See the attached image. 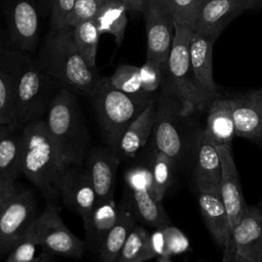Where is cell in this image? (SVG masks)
Segmentation results:
<instances>
[{"mask_svg":"<svg viewBox=\"0 0 262 262\" xmlns=\"http://www.w3.org/2000/svg\"><path fill=\"white\" fill-rule=\"evenodd\" d=\"M181 111V103L173 92L163 85L157 97L152 141L156 147L172 159L177 169L193 168L196 149L204 128H200Z\"/></svg>","mask_w":262,"mask_h":262,"instance_id":"obj_1","label":"cell"},{"mask_svg":"<svg viewBox=\"0 0 262 262\" xmlns=\"http://www.w3.org/2000/svg\"><path fill=\"white\" fill-rule=\"evenodd\" d=\"M40 68L62 87L92 97L101 78L81 56L73 37V27L52 29L36 58Z\"/></svg>","mask_w":262,"mask_h":262,"instance_id":"obj_2","label":"cell"},{"mask_svg":"<svg viewBox=\"0 0 262 262\" xmlns=\"http://www.w3.org/2000/svg\"><path fill=\"white\" fill-rule=\"evenodd\" d=\"M23 175L46 198L56 204L60 198V183L64 173L55 143L45 120L31 121L21 127Z\"/></svg>","mask_w":262,"mask_h":262,"instance_id":"obj_3","label":"cell"},{"mask_svg":"<svg viewBox=\"0 0 262 262\" xmlns=\"http://www.w3.org/2000/svg\"><path fill=\"white\" fill-rule=\"evenodd\" d=\"M44 120L63 170L83 167L88 155L89 136L73 91L61 86L52 97Z\"/></svg>","mask_w":262,"mask_h":262,"instance_id":"obj_4","label":"cell"},{"mask_svg":"<svg viewBox=\"0 0 262 262\" xmlns=\"http://www.w3.org/2000/svg\"><path fill=\"white\" fill-rule=\"evenodd\" d=\"M191 30L187 26L175 25L172 47L165 71L167 80L163 84L178 98L181 111L185 115H192L208 108L216 98L200 86L193 74L189 56Z\"/></svg>","mask_w":262,"mask_h":262,"instance_id":"obj_5","label":"cell"},{"mask_svg":"<svg viewBox=\"0 0 262 262\" xmlns=\"http://www.w3.org/2000/svg\"><path fill=\"white\" fill-rule=\"evenodd\" d=\"M152 94H128L113 87L107 77H102L93 96L94 108L106 145L117 152L119 140L125 129L147 106Z\"/></svg>","mask_w":262,"mask_h":262,"instance_id":"obj_6","label":"cell"},{"mask_svg":"<svg viewBox=\"0 0 262 262\" xmlns=\"http://www.w3.org/2000/svg\"><path fill=\"white\" fill-rule=\"evenodd\" d=\"M59 84L45 73L37 60L24 52L15 90L14 123L12 128H21L27 123L42 119L49 103L57 92L54 85Z\"/></svg>","mask_w":262,"mask_h":262,"instance_id":"obj_7","label":"cell"},{"mask_svg":"<svg viewBox=\"0 0 262 262\" xmlns=\"http://www.w3.org/2000/svg\"><path fill=\"white\" fill-rule=\"evenodd\" d=\"M24 237L33 241L51 254L69 258L80 259L85 251V243L67 227L56 204L47 203Z\"/></svg>","mask_w":262,"mask_h":262,"instance_id":"obj_8","label":"cell"},{"mask_svg":"<svg viewBox=\"0 0 262 262\" xmlns=\"http://www.w3.org/2000/svg\"><path fill=\"white\" fill-rule=\"evenodd\" d=\"M124 180L137 217L142 222L155 228L170 224L162 204L152 193L148 158L130 166L125 171Z\"/></svg>","mask_w":262,"mask_h":262,"instance_id":"obj_9","label":"cell"},{"mask_svg":"<svg viewBox=\"0 0 262 262\" xmlns=\"http://www.w3.org/2000/svg\"><path fill=\"white\" fill-rule=\"evenodd\" d=\"M146 31V60L164 72L175 32V21L165 0H148L143 10Z\"/></svg>","mask_w":262,"mask_h":262,"instance_id":"obj_10","label":"cell"},{"mask_svg":"<svg viewBox=\"0 0 262 262\" xmlns=\"http://www.w3.org/2000/svg\"><path fill=\"white\" fill-rule=\"evenodd\" d=\"M37 204L29 190L16 188L0 217V255L9 251L25 236L37 217Z\"/></svg>","mask_w":262,"mask_h":262,"instance_id":"obj_11","label":"cell"},{"mask_svg":"<svg viewBox=\"0 0 262 262\" xmlns=\"http://www.w3.org/2000/svg\"><path fill=\"white\" fill-rule=\"evenodd\" d=\"M12 42L23 51H34L39 36V16L34 0H4Z\"/></svg>","mask_w":262,"mask_h":262,"instance_id":"obj_12","label":"cell"},{"mask_svg":"<svg viewBox=\"0 0 262 262\" xmlns=\"http://www.w3.org/2000/svg\"><path fill=\"white\" fill-rule=\"evenodd\" d=\"M221 163L220 195L226 209L231 233L248 209L243 195L238 172L232 157L230 144L216 146Z\"/></svg>","mask_w":262,"mask_h":262,"instance_id":"obj_13","label":"cell"},{"mask_svg":"<svg viewBox=\"0 0 262 262\" xmlns=\"http://www.w3.org/2000/svg\"><path fill=\"white\" fill-rule=\"evenodd\" d=\"M60 199L69 209L81 216L83 222L89 217L98 199L85 165L64 171L60 183Z\"/></svg>","mask_w":262,"mask_h":262,"instance_id":"obj_14","label":"cell"},{"mask_svg":"<svg viewBox=\"0 0 262 262\" xmlns=\"http://www.w3.org/2000/svg\"><path fill=\"white\" fill-rule=\"evenodd\" d=\"M203 220L214 241L224 250L223 262H232L235 253L228 215L220 194L195 191Z\"/></svg>","mask_w":262,"mask_h":262,"instance_id":"obj_15","label":"cell"},{"mask_svg":"<svg viewBox=\"0 0 262 262\" xmlns=\"http://www.w3.org/2000/svg\"><path fill=\"white\" fill-rule=\"evenodd\" d=\"M23 50L0 44V125L14 123L15 90L23 59Z\"/></svg>","mask_w":262,"mask_h":262,"instance_id":"obj_16","label":"cell"},{"mask_svg":"<svg viewBox=\"0 0 262 262\" xmlns=\"http://www.w3.org/2000/svg\"><path fill=\"white\" fill-rule=\"evenodd\" d=\"M256 0H203L192 27L193 31L216 38L229 20L251 7Z\"/></svg>","mask_w":262,"mask_h":262,"instance_id":"obj_17","label":"cell"},{"mask_svg":"<svg viewBox=\"0 0 262 262\" xmlns=\"http://www.w3.org/2000/svg\"><path fill=\"white\" fill-rule=\"evenodd\" d=\"M120 157L107 147L91 149L85 160V168L92 181L98 202L114 199L117 170Z\"/></svg>","mask_w":262,"mask_h":262,"instance_id":"obj_18","label":"cell"},{"mask_svg":"<svg viewBox=\"0 0 262 262\" xmlns=\"http://www.w3.org/2000/svg\"><path fill=\"white\" fill-rule=\"evenodd\" d=\"M235 255L247 262H262V212L257 205L249 206L232 230Z\"/></svg>","mask_w":262,"mask_h":262,"instance_id":"obj_19","label":"cell"},{"mask_svg":"<svg viewBox=\"0 0 262 262\" xmlns=\"http://www.w3.org/2000/svg\"><path fill=\"white\" fill-rule=\"evenodd\" d=\"M195 191L220 194L221 163L216 146L204 135L200 140L192 168Z\"/></svg>","mask_w":262,"mask_h":262,"instance_id":"obj_20","label":"cell"},{"mask_svg":"<svg viewBox=\"0 0 262 262\" xmlns=\"http://www.w3.org/2000/svg\"><path fill=\"white\" fill-rule=\"evenodd\" d=\"M157 113V97H154L142 113L123 132L117 154L120 159H135L152 135Z\"/></svg>","mask_w":262,"mask_h":262,"instance_id":"obj_21","label":"cell"},{"mask_svg":"<svg viewBox=\"0 0 262 262\" xmlns=\"http://www.w3.org/2000/svg\"><path fill=\"white\" fill-rule=\"evenodd\" d=\"M216 38L191 30L189 56L193 74L200 86L212 95H217L213 78V44Z\"/></svg>","mask_w":262,"mask_h":262,"instance_id":"obj_22","label":"cell"},{"mask_svg":"<svg viewBox=\"0 0 262 262\" xmlns=\"http://www.w3.org/2000/svg\"><path fill=\"white\" fill-rule=\"evenodd\" d=\"M235 136L257 142L262 134V105L251 92L243 97L228 98Z\"/></svg>","mask_w":262,"mask_h":262,"instance_id":"obj_23","label":"cell"},{"mask_svg":"<svg viewBox=\"0 0 262 262\" xmlns=\"http://www.w3.org/2000/svg\"><path fill=\"white\" fill-rule=\"evenodd\" d=\"M137 219L138 217L130 198L124 199L119 205L118 219L103 238L98 250L101 262H117L121 249L136 225Z\"/></svg>","mask_w":262,"mask_h":262,"instance_id":"obj_24","label":"cell"},{"mask_svg":"<svg viewBox=\"0 0 262 262\" xmlns=\"http://www.w3.org/2000/svg\"><path fill=\"white\" fill-rule=\"evenodd\" d=\"M204 135L215 145L231 144L235 136L228 98L216 97L208 107Z\"/></svg>","mask_w":262,"mask_h":262,"instance_id":"obj_25","label":"cell"},{"mask_svg":"<svg viewBox=\"0 0 262 262\" xmlns=\"http://www.w3.org/2000/svg\"><path fill=\"white\" fill-rule=\"evenodd\" d=\"M118 215L119 206H117L114 199H111L98 202L89 217L84 221L87 242L96 253H98L103 238L115 225Z\"/></svg>","mask_w":262,"mask_h":262,"instance_id":"obj_26","label":"cell"},{"mask_svg":"<svg viewBox=\"0 0 262 262\" xmlns=\"http://www.w3.org/2000/svg\"><path fill=\"white\" fill-rule=\"evenodd\" d=\"M14 129L5 126L0 134V176L12 181L23 175L21 133L13 132Z\"/></svg>","mask_w":262,"mask_h":262,"instance_id":"obj_27","label":"cell"},{"mask_svg":"<svg viewBox=\"0 0 262 262\" xmlns=\"http://www.w3.org/2000/svg\"><path fill=\"white\" fill-rule=\"evenodd\" d=\"M127 8L121 0H102L94 17L100 34H110L121 45L128 24Z\"/></svg>","mask_w":262,"mask_h":262,"instance_id":"obj_28","label":"cell"},{"mask_svg":"<svg viewBox=\"0 0 262 262\" xmlns=\"http://www.w3.org/2000/svg\"><path fill=\"white\" fill-rule=\"evenodd\" d=\"M151 174L152 193L155 199L162 203L167 191L171 187L175 177L176 165L170 157L159 150L152 141V150L148 157Z\"/></svg>","mask_w":262,"mask_h":262,"instance_id":"obj_29","label":"cell"},{"mask_svg":"<svg viewBox=\"0 0 262 262\" xmlns=\"http://www.w3.org/2000/svg\"><path fill=\"white\" fill-rule=\"evenodd\" d=\"M155 258L150 233L141 225H135L125 241L117 262H144Z\"/></svg>","mask_w":262,"mask_h":262,"instance_id":"obj_30","label":"cell"},{"mask_svg":"<svg viewBox=\"0 0 262 262\" xmlns=\"http://www.w3.org/2000/svg\"><path fill=\"white\" fill-rule=\"evenodd\" d=\"M100 35L94 18L80 21L73 27L75 44L90 69H94L96 64V53Z\"/></svg>","mask_w":262,"mask_h":262,"instance_id":"obj_31","label":"cell"},{"mask_svg":"<svg viewBox=\"0 0 262 262\" xmlns=\"http://www.w3.org/2000/svg\"><path fill=\"white\" fill-rule=\"evenodd\" d=\"M107 78L110 84L120 91L135 95L145 93L142 90L139 67L127 63L120 64Z\"/></svg>","mask_w":262,"mask_h":262,"instance_id":"obj_32","label":"cell"},{"mask_svg":"<svg viewBox=\"0 0 262 262\" xmlns=\"http://www.w3.org/2000/svg\"><path fill=\"white\" fill-rule=\"evenodd\" d=\"M203 0H165L175 25L187 26L192 29L195 16Z\"/></svg>","mask_w":262,"mask_h":262,"instance_id":"obj_33","label":"cell"},{"mask_svg":"<svg viewBox=\"0 0 262 262\" xmlns=\"http://www.w3.org/2000/svg\"><path fill=\"white\" fill-rule=\"evenodd\" d=\"M139 72L143 92L154 95V93L163 85V75L165 72L148 60L139 67Z\"/></svg>","mask_w":262,"mask_h":262,"instance_id":"obj_34","label":"cell"},{"mask_svg":"<svg viewBox=\"0 0 262 262\" xmlns=\"http://www.w3.org/2000/svg\"><path fill=\"white\" fill-rule=\"evenodd\" d=\"M37 244L33 241L23 237L10 251L6 262H39L41 253L37 255Z\"/></svg>","mask_w":262,"mask_h":262,"instance_id":"obj_35","label":"cell"},{"mask_svg":"<svg viewBox=\"0 0 262 262\" xmlns=\"http://www.w3.org/2000/svg\"><path fill=\"white\" fill-rule=\"evenodd\" d=\"M102 0H77L69 20V27H75L78 23L93 19L98 12Z\"/></svg>","mask_w":262,"mask_h":262,"instance_id":"obj_36","label":"cell"},{"mask_svg":"<svg viewBox=\"0 0 262 262\" xmlns=\"http://www.w3.org/2000/svg\"><path fill=\"white\" fill-rule=\"evenodd\" d=\"M77 0H53L51 27L62 29L69 27V20Z\"/></svg>","mask_w":262,"mask_h":262,"instance_id":"obj_37","label":"cell"},{"mask_svg":"<svg viewBox=\"0 0 262 262\" xmlns=\"http://www.w3.org/2000/svg\"><path fill=\"white\" fill-rule=\"evenodd\" d=\"M17 186L15 183L11 184L9 187H7L1 194H0V217L3 214L5 208L7 207L12 194L14 193V191L16 190Z\"/></svg>","mask_w":262,"mask_h":262,"instance_id":"obj_38","label":"cell"},{"mask_svg":"<svg viewBox=\"0 0 262 262\" xmlns=\"http://www.w3.org/2000/svg\"><path fill=\"white\" fill-rule=\"evenodd\" d=\"M126 6L127 10L143 12L148 0H121Z\"/></svg>","mask_w":262,"mask_h":262,"instance_id":"obj_39","label":"cell"},{"mask_svg":"<svg viewBox=\"0 0 262 262\" xmlns=\"http://www.w3.org/2000/svg\"><path fill=\"white\" fill-rule=\"evenodd\" d=\"M15 183V181H12V180H8L2 176H0V194L7 188L9 187L11 184Z\"/></svg>","mask_w":262,"mask_h":262,"instance_id":"obj_40","label":"cell"},{"mask_svg":"<svg viewBox=\"0 0 262 262\" xmlns=\"http://www.w3.org/2000/svg\"><path fill=\"white\" fill-rule=\"evenodd\" d=\"M53 254H51L50 252L47 251H43L41 253V259L39 262H53Z\"/></svg>","mask_w":262,"mask_h":262,"instance_id":"obj_41","label":"cell"},{"mask_svg":"<svg viewBox=\"0 0 262 262\" xmlns=\"http://www.w3.org/2000/svg\"><path fill=\"white\" fill-rule=\"evenodd\" d=\"M232 262H247V261H246V260H244L242 257H239V256L235 255V256H234V258H233V260H232Z\"/></svg>","mask_w":262,"mask_h":262,"instance_id":"obj_42","label":"cell"},{"mask_svg":"<svg viewBox=\"0 0 262 262\" xmlns=\"http://www.w3.org/2000/svg\"><path fill=\"white\" fill-rule=\"evenodd\" d=\"M255 96H256V98H257V100L259 101V103L262 105V96H260V95H258V94H256V93H254V92H252Z\"/></svg>","mask_w":262,"mask_h":262,"instance_id":"obj_43","label":"cell"},{"mask_svg":"<svg viewBox=\"0 0 262 262\" xmlns=\"http://www.w3.org/2000/svg\"><path fill=\"white\" fill-rule=\"evenodd\" d=\"M254 93H256V94H258V95H260V96H262V88L261 89H259V90H256V91H253Z\"/></svg>","mask_w":262,"mask_h":262,"instance_id":"obj_44","label":"cell"},{"mask_svg":"<svg viewBox=\"0 0 262 262\" xmlns=\"http://www.w3.org/2000/svg\"><path fill=\"white\" fill-rule=\"evenodd\" d=\"M257 206H258V208L261 210V212H262V198H261V200L259 201V203L257 204Z\"/></svg>","mask_w":262,"mask_h":262,"instance_id":"obj_45","label":"cell"},{"mask_svg":"<svg viewBox=\"0 0 262 262\" xmlns=\"http://www.w3.org/2000/svg\"><path fill=\"white\" fill-rule=\"evenodd\" d=\"M256 143H258L259 145H261V146H262V134H261V136L259 137V139L257 140V142H256Z\"/></svg>","mask_w":262,"mask_h":262,"instance_id":"obj_46","label":"cell"},{"mask_svg":"<svg viewBox=\"0 0 262 262\" xmlns=\"http://www.w3.org/2000/svg\"><path fill=\"white\" fill-rule=\"evenodd\" d=\"M4 127H5V126H1V125H0V134H1V132H2V130H3Z\"/></svg>","mask_w":262,"mask_h":262,"instance_id":"obj_47","label":"cell"}]
</instances>
